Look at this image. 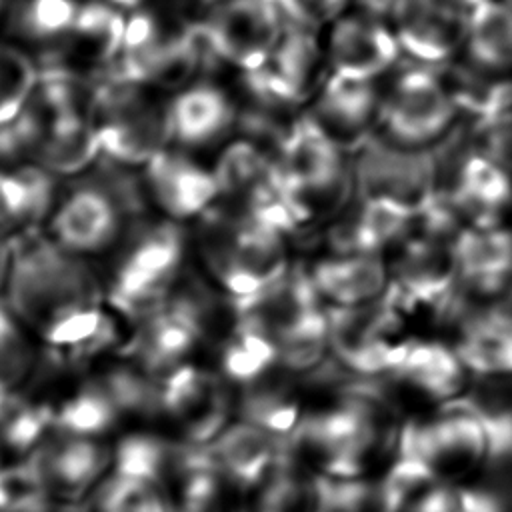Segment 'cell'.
Instances as JSON below:
<instances>
[{
    "label": "cell",
    "instance_id": "14",
    "mask_svg": "<svg viewBox=\"0 0 512 512\" xmlns=\"http://www.w3.org/2000/svg\"><path fill=\"white\" fill-rule=\"evenodd\" d=\"M468 12L460 0H394L386 18L402 54L442 66L464 50Z\"/></svg>",
    "mask_w": 512,
    "mask_h": 512
},
{
    "label": "cell",
    "instance_id": "42",
    "mask_svg": "<svg viewBox=\"0 0 512 512\" xmlns=\"http://www.w3.org/2000/svg\"><path fill=\"white\" fill-rule=\"evenodd\" d=\"M34 366V350L26 340L22 322L0 304V380L6 390H16Z\"/></svg>",
    "mask_w": 512,
    "mask_h": 512
},
{
    "label": "cell",
    "instance_id": "32",
    "mask_svg": "<svg viewBox=\"0 0 512 512\" xmlns=\"http://www.w3.org/2000/svg\"><path fill=\"white\" fill-rule=\"evenodd\" d=\"M54 182L42 166L0 172V240L40 222L52 208Z\"/></svg>",
    "mask_w": 512,
    "mask_h": 512
},
{
    "label": "cell",
    "instance_id": "11",
    "mask_svg": "<svg viewBox=\"0 0 512 512\" xmlns=\"http://www.w3.org/2000/svg\"><path fill=\"white\" fill-rule=\"evenodd\" d=\"M216 56L242 74L262 68L294 20L282 0H228L200 22Z\"/></svg>",
    "mask_w": 512,
    "mask_h": 512
},
{
    "label": "cell",
    "instance_id": "24",
    "mask_svg": "<svg viewBox=\"0 0 512 512\" xmlns=\"http://www.w3.org/2000/svg\"><path fill=\"white\" fill-rule=\"evenodd\" d=\"M454 348L474 378L512 376V288L466 320Z\"/></svg>",
    "mask_w": 512,
    "mask_h": 512
},
{
    "label": "cell",
    "instance_id": "43",
    "mask_svg": "<svg viewBox=\"0 0 512 512\" xmlns=\"http://www.w3.org/2000/svg\"><path fill=\"white\" fill-rule=\"evenodd\" d=\"M354 0H282L290 18L298 26L318 30L332 24L338 16L348 12Z\"/></svg>",
    "mask_w": 512,
    "mask_h": 512
},
{
    "label": "cell",
    "instance_id": "39",
    "mask_svg": "<svg viewBox=\"0 0 512 512\" xmlns=\"http://www.w3.org/2000/svg\"><path fill=\"white\" fill-rule=\"evenodd\" d=\"M90 512H172V502L158 484L110 474L96 488Z\"/></svg>",
    "mask_w": 512,
    "mask_h": 512
},
{
    "label": "cell",
    "instance_id": "41",
    "mask_svg": "<svg viewBox=\"0 0 512 512\" xmlns=\"http://www.w3.org/2000/svg\"><path fill=\"white\" fill-rule=\"evenodd\" d=\"M36 82L34 62L20 50L0 44V124L12 122L24 110Z\"/></svg>",
    "mask_w": 512,
    "mask_h": 512
},
{
    "label": "cell",
    "instance_id": "10",
    "mask_svg": "<svg viewBox=\"0 0 512 512\" xmlns=\"http://www.w3.org/2000/svg\"><path fill=\"white\" fill-rule=\"evenodd\" d=\"M160 414L180 442L208 446L236 420V394L222 374L184 362L160 376Z\"/></svg>",
    "mask_w": 512,
    "mask_h": 512
},
{
    "label": "cell",
    "instance_id": "47",
    "mask_svg": "<svg viewBox=\"0 0 512 512\" xmlns=\"http://www.w3.org/2000/svg\"><path fill=\"white\" fill-rule=\"evenodd\" d=\"M52 512H90V508H84L82 504H58Z\"/></svg>",
    "mask_w": 512,
    "mask_h": 512
},
{
    "label": "cell",
    "instance_id": "29",
    "mask_svg": "<svg viewBox=\"0 0 512 512\" xmlns=\"http://www.w3.org/2000/svg\"><path fill=\"white\" fill-rule=\"evenodd\" d=\"M378 482L384 512H464V488L438 480L404 454L378 476Z\"/></svg>",
    "mask_w": 512,
    "mask_h": 512
},
{
    "label": "cell",
    "instance_id": "6",
    "mask_svg": "<svg viewBox=\"0 0 512 512\" xmlns=\"http://www.w3.org/2000/svg\"><path fill=\"white\" fill-rule=\"evenodd\" d=\"M184 248V234L170 220L128 230L108 284L112 308L134 320L160 308L178 282Z\"/></svg>",
    "mask_w": 512,
    "mask_h": 512
},
{
    "label": "cell",
    "instance_id": "25",
    "mask_svg": "<svg viewBox=\"0 0 512 512\" xmlns=\"http://www.w3.org/2000/svg\"><path fill=\"white\" fill-rule=\"evenodd\" d=\"M444 198L460 220H468L466 226L500 224V216L512 204V174L488 154L468 152Z\"/></svg>",
    "mask_w": 512,
    "mask_h": 512
},
{
    "label": "cell",
    "instance_id": "12",
    "mask_svg": "<svg viewBox=\"0 0 512 512\" xmlns=\"http://www.w3.org/2000/svg\"><path fill=\"white\" fill-rule=\"evenodd\" d=\"M356 150L352 182L358 198H388L420 216L438 196V160L434 152L402 148L374 138H368Z\"/></svg>",
    "mask_w": 512,
    "mask_h": 512
},
{
    "label": "cell",
    "instance_id": "21",
    "mask_svg": "<svg viewBox=\"0 0 512 512\" xmlns=\"http://www.w3.org/2000/svg\"><path fill=\"white\" fill-rule=\"evenodd\" d=\"M458 288L478 298L496 300L512 288V230L462 226L454 236Z\"/></svg>",
    "mask_w": 512,
    "mask_h": 512
},
{
    "label": "cell",
    "instance_id": "36",
    "mask_svg": "<svg viewBox=\"0 0 512 512\" xmlns=\"http://www.w3.org/2000/svg\"><path fill=\"white\" fill-rule=\"evenodd\" d=\"M54 432L52 406L34 402L18 390L0 392V446L16 454L34 452Z\"/></svg>",
    "mask_w": 512,
    "mask_h": 512
},
{
    "label": "cell",
    "instance_id": "44",
    "mask_svg": "<svg viewBox=\"0 0 512 512\" xmlns=\"http://www.w3.org/2000/svg\"><path fill=\"white\" fill-rule=\"evenodd\" d=\"M464 512H510V506L508 500L482 486H466Z\"/></svg>",
    "mask_w": 512,
    "mask_h": 512
},
{
    "label": "cell",
    "instance_id": "17",
    "mask_svg": "<svg viewBox=\"0 0 512 512\" xmlns=\"http://www.w3.org/2000/svg\"><path fill=\"white\" fill-rule=\"evenodd\" d=\"M50 496L60 504H80L94 494L112 468V448L100 438H86L54 430L28 454Z\"/></svg>",
    "mask_w": 512,
    "mask_h": 512
},
{
    "label": "cell",
    "instance_id": "27",
    "mask_svg": "<svg viewBox=\"0 0 512 512\" xmlns=\"http://www.w3.org/2000/svg\"><path fill=\"white\" fill-rule=\"evenodd\" d=\"M418 214L388 198H358L348 218L332 230L334 252L382 254L384 248L400 244L414 228Z\"/></svg>",
    "mask_w": 512,
    "mask_h": 512
},
{
    "label": "cell",
    "instance_id": "33",
    "mask_svg": "<svg viewBox=\"0 0 512 512\" xmlns=\"http://www.w3.org/2000/svg\"><path fill=\"white\" fill-rule=\"evenodd\" d=\"M184 446L178 438L172 440L154 432H128L112 446L110 474L162 486L172 480Z\"/></svg>",
    "mask_w": 512,
    "mask_h": 512
},
{
    "label": "cell",
    "instance_id": "30",
    "mask_svg": "<svg viewBox=\"0 0 512 512\" xmlns=\"http://www.w3.org/2000/svg\"><path fill=\"white\" fill-rule=\"evenodd\" d=\"M238 120L230 96L214 84H192L170 102L172 138L182 146H206L222 138Z\"/></svg>",
    "mask_w": 512,
    "mask_h": 512
},
{
    "label": "cell",
    "instance_id": "16",
    "mask_svg": "<svg viewBox=\"0 0 512 512\" xmlns=\"http://www.w3.org/2000/svg\"><path fill=\"white\" fill-rule=\"evenodd\" d=\"M324 50L330 74L374 82L400 58L402 50L382 14L360 8L344 12L326 26Z\"/></svg>",
    "mask_w": 512,
    "mask_h": 512
},
{
    "label": "cell",
    "instance_id": "23",
    "mask_svg": "<svg viewBox=\"0 0 512 512\" xmlns=\"http://www.w3.org/2000/svg\"><path fill=\"white\" fill-rule=\"evenodd\" d=\"M308 112L340 148H358L368 136L374 116H380V96L374 82L328 74Z\"/></svg>",
    "mask_w": 512,
    "mask_h": 512
},
{
    "label": "cell",
    "instance_id": "18",
    "mask_svg": "<svg viewBox=\"0 0 512 512\" xmlns=\"http://www.w3.org/2000/svg\"><path fill=\"white\" fill-rule=\"evenodd\" d=\"M126 30L122 10L106 0L80 4L66 36L46 52L42 72H58L84 78L86 72L116 64Z\"/></svg>",
    "mask_w": 512,
    "mask_h": 512
},
{
    "label": "cell",
    "instance_id": "22",
    "mask_svg": "<svg viewBox=\"0 0 512 512\" xmlns=\"http://www.w3.org/2000/svg\"><path fill=\"white\" fill-rule=\"evenodd\" d=\"M204 448L226 480L250 498L282 456V438L236 418Z\"/></svg>",
    "mask_w": 512,
    "mask_h": 512
},
{
    "label": "cell",
    "instance_id": "1",
    "mask_svg": "<svg viewBox=\"0 0 512 512\" xmlns=\"http://www.w3.org/2000/svg\"><path fill=\"white\" fill-rule=\"evenodd\" d=\"M6 306L56 350L92 338L106 320L94 272L52 238L24 234L10 242Z\"/></svg>",
    "mask_w": 512,
    "mask_h": 512
},
{
    "label": "cell",
    "instance_id": "40",
    "mask_svg": "<svg viewBox=\"0 0 512 512\" xmlns=\"http://www.w3.org/2000/svg\"><path fill=\"white\" fill-rule=\"evenodd\" d=\"M54 500L30 458L0 468V512H52Z\"/></svg>",
    "mask_w": 512,
    "mask_h": 512
},
{
    "label": "cell",
    "instance_id": "37",
    "mask_svg": "<svg viewBox=\"0 0 512 512\" xmlns=\"http://www.w3.org/2000/svg\"><path fill=\"white\" fill-rule=\"evenodd\" d=\"M278 366L274 344L234 320L220 346V374L230 384L246 386Z\"/></svg>",
    "mask_w": 512,
    "mask_h": 512
},
{
    "label": "cell",
    "instance_id": "38",
    "mask_svg": "<svg viewBox=\"0 0 512 512\" xmlns=\"http://www.w3.org/2000/svg\"><path fill=\"white\" fill-rule=\"evenodd\" d=\"M110 396L120 416H154L160 414V376L142 366L114 364L96 376Z\"/></svg>",
    "mask_w": 512,
    "mask_h": 512
},
{
    "label": "cell",
    "instance_id": "26",
    "mask_svg": "<svg viewBox=\"0 0 512 512\" xmlns=\"http://www.w3.org/2000/svg\"><path fill=\"white\" fill-rule=\"evenodd\" d=\"M326 306H360L386 294L390 268L382 254L334 252L308 268Z\"/></svg>",
    "mask_w": 512,
    "mask_h": 512
},
{
    "label": "cell",
    "instance_id": "8",
    "mask_svg": "<svg viewBox=\"0 0 512 512\" xmlns=\"http://www.w3.org/2000/svg\"><path fill=\"white\" fill-rule=\"evenodd\" d=\"M404 312L390 288L360 306H326L330 354L352 376H388L412 342L404 332Z\"/></svg>",
    "mask_w": 512,
    "mask_h": 512
},
{
    "label": "cell",
    "instance_id": "48",
    "mask_svg": "<svg viewBox=\"0 0 512 512\" xmlns=\"http://www.w3.org/2000/svg\"><path fill=\"white\" fill-rule=\"evenodd\" d=\"M10 6H12V0H0V22H6Z\"/></svg>",
    "mask_w": 512,
    "mask_h": 512
},
{
    "label": "cell",
    "instance_id": "5",
    "mask_svg": "<svg viewBox=\"0 0 512 512\" xmlns=\"http://www.w3.org/2000/svg\"><path fill=\"white\" fill-rule=\"evenodd\" d=\"M142 206L140 182L110 160L100 174L72 186L56 206L50 218L52 240L78 256L102 252L120 238L126 220L138 216Z\"/></svg>",
    "mask_w": 512,
    "mask_h": 512
},
{
    "label": "cell",
    "instance_id": "52",
    "mask_svg": "<svg viewBox=\"0 0 512 512\" xmlns=\"http://www.w3.org/2000/svg\"><path fill=\"white\" fill-rule=\"evenodd\" d=\"M2 466H4V464H2V458H0V468H2Z\"/></svg>",
    "mask_w": 512,
    "mask_h": 512
},
{
    "label": "cell",
    "instance_id": "51",
    "mask_svg": "<svg viewBox=\"0 0 512 512\" xmlns=\"http://www.w3.org/2000/svg\"><path fill=\"white\" fill-rule=\"evenodd\" d=\"M508 506H510V512H512V496L508 498Z\"/></svg>",
    "mask_w": 512,
    "mask_h": 512
},
{
    "label": "cell",
    "instance_id": "4",
    "mask_svg": "<svg viewBox=\"0 0 512 512\" xmlns=\"http://www.w3.org/2000/svg\"><path fill=\"white\" fill-rule=\"evenodd\" d=\"M400 454L420 462L438 480L474 486L488 458V430L478 410L454 400L410 414L404 422Z\"/></svg>",
    "mask_w": 512,
    "mask_h": 512
},
{
    "label": "cell",
    "instance_id": "3",
    "mask_svg": "<svg viewBox=\"0 0 512 512\" xmlns=\"http://www.w3.org/2000/svg\"><path fill=\"white\" fill-rule=\"evenodd\" d=\"M274 160L302 228L340 208L354 192L344 150L310 114L292 122Z\"/></svg>",
    "mask_w": 512,
    "mask_h": 512
},
{
    "label": "cell",
    "instance_id": "45",
    "mask_svg": "<svg viewBox=\"0 0 512 512\" xmlns=\"http://www.w3.org/2000/svg\"><path fill=\"white\" fill-rule=\"evenodd\" d=\"M354 2H358L360 8H364V10H370L374 14L386 16V12H388V8H390V4L394 0H354Z\"/></svg>",
    "mask_w": 512,
    "mask_h": 512
},
{
    "label": "cell",
    "instance_id": "35",
    "mask_svg": "<svg viewBox=\"0 0 512 512\" xmlns=\"http://www.w3.org/2000/svg\"><path fill=\"white\" fill-rule=\"evenodd\" d=\"M78 8L76 0H14L6 26L18 40L50 50L66 36Z\"/></svg>",
    "mask_w": 512,
    "mask_h": 512
},
{
    "label": "cell",
    "instance_id": "49",
    "mask_svg": "<svg viewBox=\"0 0 512 512\" xmlns=\"http://www.w3.org/2000/svg\"><path fill=\"white\" fill-rule=\"evenodd\" d=\"M198 2H202V4H206V6H210V8H216V6H220V4H224V2H228V0H198Z\"/></svg>",
    "mask_w": 512,
    "mask_h": 512
},
{
    "label": "cell",
    "instance_id": "2",
    "mask_svg": "<svg viewBox=\"0 0 512 512\" xmlns=\"http://www.w3.org/2000/svg\"><path fill=\"white\" fill-rule=\"evenodd\" d=\"M200 250L232 304L252 298L292 266L284 234L224 208L202 214Z\"/></svg>",
    "mask_w": 512,
    "mask_h": 512
},
{
    "label": "cell",
    "instance_id": "46",
    "mask_svg": "<svg viewBox=\"0 0 512 512\" xmlns=\"http://www.w3.org/2000/svg\"><path fill=\"white\" fill-rule=\"evenodd\" d=\"M8 264H10V242L0 240V286H4L6 282Z\"/></svg>",
    "mask_w": 512,
    "mask_h": 512
},
{
    "label": "cell",
    "instance_id": "13",
    "mask_svg": "<svg viewBox=\"0 0 512 512\" xmlns=\"http://www.w3.org/2000/svg\"><path fill=\"white\" fill-rule=\"evenodd\" d=\"M390 268V292L404 310L442 308L458 290L454 236L412 230L400 244Z\"/></svg>",
    "mask_w": 512,
    "mask_h": 512
},
{
    "label": "cell",
    "instance_id": "9",
    "mask_svg": "<svg viewBox=\"0 0 512 512\" xmlns=\"http://www.w3.org/2000/svg\"><path fill=\"white\" fill-rule=\"evenodd\" d=\"M460 108L438 66L418 64L402 72L380 104V124L388 142L422 150L440 140Z\"/></svg>",
    "mask_w": 512,
    "mask_h": 512
},
{
    "label": "cell",
    "instance_id": "20",
    "mask_svg": "<svg viewBox=\"0 0 512 512\" xmlns=\"http://www.w3.org/2000/svg\"><path fill=\"white\" fill-rule=\"evenodd\" d=\"M144 166L146 192L174 220L202 216L218 200L214 172L182 152L164 148Z\"/></svg>",
    "mask_w": 512,
    "mask_h": 512
},
{
    "label": "cell",
    "instance_id": "15",
    "mask_svg": "<svg viewBox=\"0 0 512 512\" xmlns=\"http://www.w3.org/2000/svg\"><path fill=\"white\" fill-rule=\"evenodd\" d=\"M232 308L240 326L264 336L274 348L326 312L310 272L298 264H292L282 278L252 298L232 304Z\"/></svg>",
    "mask_w": 512,
    "mask_h": 512
},
{
    "label": "cell",
    "instance_id": "53",
    "mask_svg": "<svg viewBox=\"0 0 512 512\" xmlns=\"http://www.w3.org/2000/svg\"><path fill=\"white\" fill-rule=\"evenodd\" d=\"M506 2H510V4H512V0H506Z\"/></svg>",
    "mask_w": 512,
    "mask_h": 512
},
{
    "label": "cell",
    "instance_id": "7",
    "mask_svg": "<svg viewBox=\"0 0 512 512\" xmlns=\"http://www.w3.org/2000/svg\"><path fill=\"white\" fill-rule=\"evenodd\" d=\"M92 122L102 154L124 166L146 164L172 138L170 104L144 84L114 76L94 88Z\"/></svg>",
    "mask_w": 512,
    "mask_h": 512
},
{
    "label": "cell",
    "instance_id": "31",
    "mask_svg": "<svg viewBox=\"0 0 512 512\" xmlns=\"http://www.w3.org/2000/svg\"><path fill=\"white\" fill-rule=\"evenodd\" d=\"M464 50L480 72H512V4L482 0L472 6Z\"/></svg>",
    "mask_w": 512,
    "mask_h": 512
},
{
    "label": "cell",
    "instance_id": "34",
    "mask_svg": "<svg viewBox=\"0 0 512 512\" xmlns=\"http://www.w3.org/2000/svg\"><path fill=\"white\" fill-rule=\"evenodd\" d=\"M120 418L118 408L96 378L86 380L52 406L54 430L86 438L104 436Z\"/></svg>",
    "mask_w": 512,
    "mask_h": 512
},
{
    "label": "cell",
    "instance_id": "50",
    "mask_svg": "<svg viewBox=\"0 0 512 512\" xmlns=\"http://www.w3.org/2000/svg\"><path fill=\"white\" fill-rule=\"evenodd\" d=\"M460 2H462L466 8H472V6H476V4L482 2V0H460Z\"/></svg>",
    "mask_w": 512,
    "mask_h": 512
},
{
    "label": "cell",
    "instance_id": "19",
    "mask_svg": "<svg viewBox=\"0 0 512 512\" xmlns=\"http://www.w3.org/2000/svg\"><path fill=\"white\" fill-rule=\"evenodd\" d=\"M386 378L428 408L464 398L474 382L456 348L436 340H412L402 362Z\"/></svg>",
    "mask_w": 512,
    "mask_h": 512
},
{
    "label": "cell",
    "instance_id": "28",
    "mask_svg": "<svg viewBox=\"0 0 512 512\" xmlns=\"http://www.w3.org/2000/svg\"><path fill=\"white\" fill-rule=\"evenodd\" d=\"M298 378L300 376L278 366L266 376L240 386V394L236 396V418L278 438H286L308 408Z\"/></svg>",
    "mask_w": 512,
    "mask_h": 512
}]
</instances>
